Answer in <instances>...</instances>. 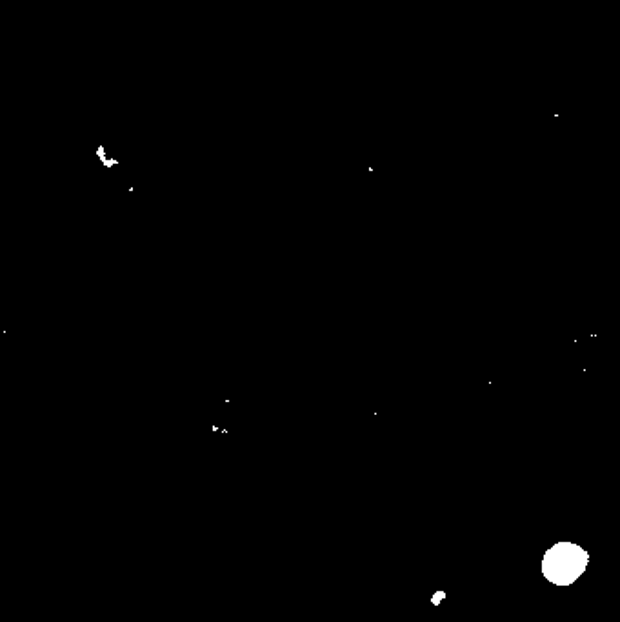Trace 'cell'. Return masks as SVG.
Masks as SVG:
<instances>
[{
    "label": "cell",
    "instance_id": "1",
    "mask_svg": "<svg viewBox=\"0 0 620 622\" xmlns=\"http://www.w3.org/2000/svg\"><path fill=\"white\" fill-rule=\"evenodd\" d=\"M590 555L573 542L551 546L542 559V575L555 586H570L586 572Z\"/></svg>",
    "mask_w": 620,
    "mask_h": 622
},
{
    "label": "cell",
    "instance_id": "2",
    "mask_svg": "<svg viewBox=\"0 0 620 622\" xmlns=\"http://www.w3.org/2000/svg\"><path fill=\"white\" fill-rule=\"evenodd\" d=\"M442 597H444V593H437V597H435V604H437V602L440 601V599H442Z\"/></svg>",
    "mask_w": 620,
    "mask_h": 622
}]
</instances>
